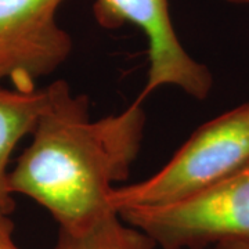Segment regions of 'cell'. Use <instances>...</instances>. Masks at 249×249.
<instances>
[{
  "label": "cell",
  "instance_id": "obj_3",
  "mask_svg": "<svg viewBox=\"0 0 249 249\" xmlns=\"http://www.w3.org/2000/svg\"><path fill=\"white\" fill-rule=\"evenodd\" d=\"M160 249H205L249 240V163L194 196L119 211Z\"/></svg>",
  "mask_w": 249,
  "mask_h": 249
},
{
  "label": "cell",
  "instance_id": "obj_6",
  "mask_svg": "<svg viewBox=\"0 0 249 249\" xmlns=\"http://www.w3.org/2000/svg\"><path fill=\"white\" fill-rule=\"evenodd\" d=\"M52 97V83L34 90L0 85V214L11 216L16 199L10 190L9 163L25 136H31Z\"/></svg>",
  "mask_w": 249,
  "mask_h": 249
},
{
  "label": "cell",
  "instance_id": "obj_4",
  "mask_svg": "<svg viewBox=\"0 0 249 249\" xmlns=\"http://www.w3.org/2000/svg\"><path fill=\"white\" fill-rule=\"evenodd\" d=\"M93 16L107 31L133 25L147 39L148 72L139 100L172 86L196 100H206L213 88L208 67L196 61L178 39L169 0H94Z\"/></svg>",
  "mask_w": 249,
  "mask_h": 249
},
{
  "label": "cell",
  "instance_id": "obj_9",
  "mask_svg": "<svg viewBox=\"0 0 249 249\" xmlns=\"http://www.w3.org/2000/svg\"><path fill=\"white\" fill-rule=\"evenodd\" d=\"M213 249H249V240L224 242L213 247Z\"/></svg>",
  "mask_w": 249,
  "mask_h": 249
},
{
  "label": "cell",
  "instance_id": "obj_2",
  "mask_svg": "<svg viewBox=\"0 0 249 249\" xmlns=\"http://www.w3.org/2000/svg\"><path fill=\"white\" fill-rule=\"evenodd\" d=\"M249 163V101L205 122L157 173L109 194L114 212L175 202Z\"/></svg>",
  "mask_w": 249,
  "mask_h": 249
},
{
  "label": "cell",
  "instance_id": "obj_10",
  "mask_svg": "<svg viewBox=\"0 0 249 249\" xmlns=\"http://www.w3.org/2000/svg\"><path fill=\"white\" fill-rule=\"evenodd\" d=\"M226 1H230L234 4H249V0H226Z\"/></svg>",
  "mask_w": 249,
  "mask_h": 249
},
{
  "label": "cell",
  "instance_id": "obj_8",
  "mask_svg": "<svg viewBox=\"0 0 249 249\" xmlns=\"http://www.w3.org/2000/svg\"><path fill=\"white\" fill-rule=\"evenodd\" d=\"M14 223L10 216L0 214V249H21L13 238Z\"/></svg>",
  "mask_w": 249,
  "mask_h": 249
},
{
  "label": "cell",
  "instance_id": "obj_7",
  "mask_svg": "<svg viewBox=\"0 0 249 249\" xmlns=\"http://www.w3.org/2000/svg\"><path fill=\"white\" fill-rule=\"evenodd\" d=\"M154 241L118 213L103 217L78 232L58 230L54 249H155Z\"/></svg>",
  "mask_w": 249,
  "mask_h": 249
},
{
  "label": "cell",
  "instance_id": "obj_1",
  "mask_svg": "<svg viewBox=\"0 0 249 249\" xmlns=\"http://www.w3.org/2000/svg\"><path fill=\"white\" fill-rule=\"evenodd\" d=\"M145 119L136 98L124 111L91 121L89 98L75 94L65 80H54L31 142L10 170L13 196L35 201L62 231H83L116 213L109 194L130 175Z\"/></svg>",
  "mask_w": 249,
  "mask_h": 249
},
{
  "label": "cell",
  "instance_id": "obj_5",
  "mask_svg": "<svg viewBox=\"0 0 249 249\" xmlns=\"http://www.w3.org/2000/svg\"><path fill=\"white\" fill-rule=\"evenodd\" d=\"M67 0H0V85L37 89L73 50L57 13Z\"/></svg>",
  "mask_w": 249,
  "mask_h": 249
}]
</instances>
